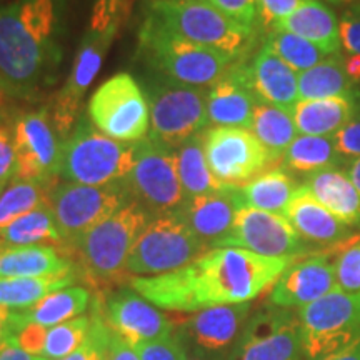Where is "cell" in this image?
Instances as JSON below:
<instances>
[{
	"label": "cell",
	"instance_id": "cell-1",
	"mask_svg": "<svg viewBox=\"0 0 360 360\" xmlns=\"http://www.w3.org/2000/svg\"><path fill=\"white\" fill-rule=\"evenodd\" d=\"M299 257H264L236 247H215L186 267L134 277L130 287L155 307L197 312L214 305L252 302Z\"/></svg>",
	"mask_w": 360,
	"mask_h": 360
},
{
	"label": "cell",
	"instance_id": "cell-2",
	"mask_svg": "<svg viewBox=\"0 0 360 360\" xmlns=\"http://www.w3.org/2000/svg\"><path fill=\"white\" fill-rule=\"evenodd\" d=\"M67 0H12L0 7V94L34 101L56 84Z\"/></svg>",
	"mask_w": 360,
	"mask_h": 360
},
{
	"label": "cell",
	"instance_id": "cell-3",
	"mask_svg": "<svg viewBox=\"0 0 360 360\" xmlns=\"http://www.w3.org/2000/svg\"><path fill=\"white\" fill-rule=\"evenodd\" d=\"M137 53L157 77L205 89L219 82L237 60L227 52L179 37L148 17L139 32Z\"/></svg>",
	"mask_w": 360,
	"mask_h": 360
},
{
	"label": "cell",
	"instance_id": "cell-4",
	"mask_svg": "<svg viewBox=\"0 0 360 360\" xmlns=\"http://www.w3.org/2000/svg\"><path fill=\"white\" fill-rule=\"evenodd\" d=\"M150 220L152 215L132 200L85 233L75 247L85 281L103 287L127 276L130 252Z\"/></svg>",
	"mask_w": 360,
	"mask_h": 360
},
{
	"label": "cell",
	"instance_id": "cell-5",
	"mask_svg": "<svg viewBox=\"0 0 360 360\" xmlns=\"http://www.w3.org/2000/svg\"><path fill=\"white\" fill-rule=\"evenodd\" d=\"M148 19L191 42L217 49L238 58L250 47L255 30L232 20L207 0L148 2Z\"/></svg>",
	"mask_w": 360,
	"mask_h": 360
},
{
	"label": "cell",
	"instance_id": "cell-6",
	"mask_svg": "<svg viewBox=\"0 0 360 360\" xmlns=\"http://www.w3.org/2000/svg\"><path fill=\"white\" fill-rule=\"evenodd\" d=\"M134 167V143L107 137L80 117L74 132L62 146L60 175L82 186L125 182Z\"/></svg>",
	"mask_w": 360,
	"mask_h": 360
},
{
	"label": "cell",
	"instance_id": "cell-7",
	"mask_svg": "<svg viewBox=\"0 0 360 360\" xmlns=\"http://www.w3.org/2000/svg\"><path fill=\"white\" fill-rule=\"evenodd\" d=\"M210 250L179 212L154 217L139 236L127 260V276L154 277L174 272Z\"/></svg>",
	"mask_w": 360,
	"mask_h": 360
},
{
	"label": "cell",
	"instance_id": "cell-8",
	"mask_svg": "<svg viewBox=\"0 0 360 360\" xmlns=\"http://www.w3.org/2000/svg\"><path fill=\"white\" fill-rule=\"evenodd\" d=\"M209 89L170 82L154 75L147 84L150 132L164 146L177 148L210 124L207 112Z\"/></svg>",
	"mask_w": 360,
	"mask_h": 360
},
{
	"label": "cell",
	"instance_id": "cell-9",
	"mask_svg": "<svg viewBox=\"0 0 360 360\" xmlns=\"http://www.w3.org/2000/svg\"><path fill=\"white\" fill-rule=\"evenodd\" d=\"M130 200L154 217L179 212L187 204L177 175L174 148L147 137L134 143V167L125 179Z\"/></svg>",
	"mask_w": 360,
	"mask_h": 360
},
{
	"label": "cell",
	"instance_id": "cell-10",
	"mask_svg": "<svg viewBox=\"0 0 360 360\" xmlns=\"http://www.w3.org/2000/svg\"><path fill=\"white\" fill-rule=\"evenodd\" d=\"M87 117L98 132L127 143L146 139L150 125L147 96L127 72L105 80L92 94Z\"/></svg>",
	"mask_w": 360,
	"mask_h": 360
},
{
	"label": "cell",
	"instance_id": "cell-11",
	"mask_svg": "<svg viewBox=\"0 0 360 360\" xmlns=\"http://www.w3.org/2000/svg\"><path fill=\"white\" fill-rule=\"evenodd\" d=\"M129 202L132 200L125 182H112L105 186L65 182L53 188L51 195L57 229L64 245L72 249L77 247L85 233Z\"/></svg>",
	"mask_w": 360,
	"mask_h": 360
},
{
	"label": "cell",
	"instance_id": "cell-12",
	"mask_svg": "<svg viewBox=\"0 0 360 360\" xmlns=\"http://www.w3.org/2000/svg\"><path fill=\"white\" fill-rule=\"evenodd\" d=\"M297 314L307 360L334 354L360 337V290L335 289L317 302L299 309Z\"/></svg>",
	"mask_w": 360,
	"mask_h": 360
},
{
	"label": "cell",
	"instance_id": "cell-13",
	"mask_svg": "<svg viewBox=\"0 0 360 360\" xmlns=\"http://www.w3.org/2000/svg\"><path fill=\"white\" fill-rule=\"evenodd\" d=\"M225 360H305L299 314L272 304L259 309Z\"/></svg>",
	"mask_w": 360,
	"mask_h": 360
},
{
	"label": "cell",
	"instance_id": "cell-14",
	"mask_svg": "<svg viewBox=\"0 0 360 360\" xmlns=\"http://www.w3.org/2000/svg\"><path fill=\"white\" fill-rule=\"evenodd\" d=\"M204 152L210 172L225 187H242L274 167L270 155L250 130L215 127L204 130Z\"/></svg>",
	"mask_w": 360,
	"mask_h": 360
},
{
	"label": "cell",
	"instance_id": "cell-15",
	"mask_svg": "<svg viewBox=\"0 0 360 360\" xmlns=\"http://www.w3.org/2000/svg\"><path fill=\"white\" fill-rule=\"evenodd\" d=\"M250 310V302L197 310L175 326L174 334L188 357L225 360L249 321Z\"/></svg>",
	"mask_w": 360,
	"mask_h": 360
},
{
	"label": "cell",
	"instance_id": "cell-16",
	"mask_svg": "<svg viewBox=\"0 0 360 360\" xmlns=\"http://www.w3.org/2000/svg\"><path fill=\"white\" fill-rule=\"evenodd\" d=\"M119 24L112 25L109 29L89 27L84 39L80 40L70 75L60 92L57 94L52 110V124L64 142L69 139L72 129H75L79 122L77 115L80 102H82L87 89L92 85L94 79L97 77L103 64V58H105L117 32H119Z\"/></svg>",
	"mask_w": 360,
	"mask_h": 360
},
{
	"label": "cell",
	"instance_id": "cell-17",
	"mask_svg": "<svg viewBox=\"0 0 360 360\" xmlns=\"http://www.w3.org/2000/svg\"><path fill=\"white\" fill-rule=\"evenodd\" d=\"M64 141L53 127L47 109L27 112L13 127V148L17 169L15 180L56 182L60 175Z\"/></svg>",
	"mask_w": 360,
	"mask_h": 360
},
{
	"label": "cell",
	"instance_id": "cell-18",
	"mask_svg": "<svg viewBox=\"0 0 360 360\" xmlns=\"http://www.w3.org/2000/svg\"><path fill=\"white\" fill-rule=\"evenodd\" d=\"M217 247H236L264 257H302L307 242L281 214L240 207L233 224Z\"/></svg>",
	"mask_w": 360,
	"mask_h": 360
},
{
	"label": "cell",
	"instance_id": "cell-19",
	"mask_svg": "<svg viewBox=\"0 0 360 360\" xmlns=\"http://www.w3.org/2000/svg\"><path fill=\"white\" fill-rule=\"evenodd\" d=\"M101 312L112 334L134 349L170 337L175 330V323L169 315L162 314L159 307L143 299L132 287H120L112 292L103 307L101 304Z\"/></svg>",
	"mask_w": 360,
	"mask_h": 360
},
{
	"label": "cell",
	"instance_id": "cell-20",
	"mask_svg": "<svg viewBox=\"0 0 360 360\" xmlns=\"http://www.w3.org/2000/svg\"><path fill=\"white\" fill-rule=\"evenodd\" d=\"M335 289V262L327 254H317L290 264L274 283L269 302L282 309H302Z\"/></svg>",
	"mask_w": 360,
	"mask_h": 360
},
{
	"label": "cell",
	"instance_id": "cell-21",
	"mask_svg": "<svg viewBox=\"0 0 360 360\" xmlns=\"http://www.w3.org/2000/svg\"><path fill=\"white\" fill-rule=\"evenodd\" d=\"M257 103L259 98L250 87L249 70L244 60L236 62L219 82L209 87L207 94L209 119L217 127L250 130Z\"/></svg>",
	"mask_w": 360,
	"mask_h": 360
},
{
	"label": "cell",
	"instance_id": "cell-22",
	"mask_svg": "<svg viewBox=\"0 0 360 360\" xmlns=\"http://www.w3.org/2000/svg\"><path fill=\"white\" fill-rule=\"evenodd\" d=\"M240 207L244 204L238 187H225L219 192L188 199L179 214L209 249H215L231 231Z\"/></svg>",
	"mask_w": 360,
	"mask_h": 360
},
{
	"label": "cell",
	"instance_id": "cell-23",
	"mask_svg": "<svg viewBox=\"0 0 360 360\" xmlns=\"http://www.w3.org/2000/svg\"><path fill=\"white\" fill-rule=\"evenodd\" d=\"M249 70V82L259 102L292 114L299 103V74L290 69L267 44L255 53Z\"/></svg>",
	"mask_w": 360,
	"mask_h": 360
},
{
	"label": "cell",
	"instance_id": "cell-24",
	"mask_svg": "<svg viewBox=\"0 0 360 360\" xmlns=\"http://www.w3.org/2000/svg\"><path fill=\"white\" fill-rule=\"evenodd\" d=\"M283 217L307 244L337 245L354 236V229L328 212L305 186L297 187Z\"/></svg>",
	"mask_w": 360,
	"mask_h": 360
},
{
	"label": "cell",
	"instance_id": "cell-25",
	"mask_svg": "<svg viewBox=\"0 0 360 360\" xmlns=\"http://www.w3.org/2000/svg\"><path fill=\"white\" fill-rule=\"evenodd\" d=\"M75 272L74 262L56 245L0 244V278L49 277Z\"/></svg>",
	"mask_w": 360,
	"mask_h": 360
},
{
	"label": "cell",
	"instance_id": "cell-26",
	"mask_svg": "<svg viewBox=\"0 0 360 360\" xmlns=\"http://www.w3.org/2000/svg\"><path fill=\"white\" fill-rule=\"evenodd\" d=\"M360 105V90L345 96L319 98V101H299L292 117L297 130L302 135L334 137L357 114Z\"/></svg>",
	"mask_w": 360,
	"mask_h": 360
},
{
	"label": "cell",
	"instance_id": "cell-27",
	"mask_svg": "<svg viewBox=\"0 0 360 360\" xmlns=\"http://www.w3.org/2000/svg\"><path fill=\"white\" fill-rule=\"evenodd\" d=\"M274 30L299 35L317 45L326 56L340 53V24L335 12L321 0H304L302 6Z\"/></svg>",
	"mask_w": 360,
	"mask_h": 360
},
{
	"label": "cell",
	"instance_id": "cell-28",
	"mask_svg": "<svg viewBox=\"0 0 360 360\" xmlns=\"http://www.w3.org/2000/svg\"><path fill=\"white\" fill-rule=\"evenodd\" d=\"M305 187L337 219L352 229H360V193L349 174L339 169L319 170L307 175Z\"/></svg>",
	"mask_w": 360,
	"mask_h": 360
},
{
	"label": "cell",
	"instance_id": "cell-29",
	"mask_svg": "<svg viewBox=\"0 0 360 360\" xmlns=\"http://www.w3.org/2000/svg\"><path fill=\"white\" fill-rule=\"evenodd\" d=\"M90 305V292L85 287L72 285L67 289L52 292L30 309L12 310L11 326L19 327L25 323H39L53 327L58 323L80 317Z\"/></svg>",
	"mask_w": 360,
	"mask_h": 360
},
{
	"label": "cell",
	"instance_id": "cell-30",
	"mask_svg": "<svg viewBox=\"0 0 360 360\" xmlns=\"http://www.w3.org/2000/svg\"><path fill=\"white\" fill-rule=\"evenodd\" d=\"M177 175L187 199L207 195L225 188L210 172L204 152V132L193 135L177 148H174Z\"/></svg>",
	"mask_w": 360,
	"mask_h": 360
},
{
	"label": "cell",
	"instance_id": "cell-31",
	"mask_svg": "<svg viewBox=\"0 0 360 360\" xmlns=\"http://www.w3.org/2000/svg\"><path fill=\"white\" fill-rule=\"evenodd\" d=\"M283 167L292 172L314 174L319 170L337 169L345 165V157L337 150L332 137L297 135L283 155Z\"/></svg>",
	"mask_w": 360,
	"mask_h": 360
},
{
	"label": "cell",
	"instance_id": "cell-32",
	"mask_svg": "<svg viewBox=\"0 0 360 360\" xmlns=\"http://www.w3.org/2000/svg\"><path fill=\"white\" fill-rule=\"evenodd\" d=\"M250 132L262 143L274 165L283 159L287 148L299 135L292 114L262 102H259L254 110Z\"/></svg>",
	"mask_w": 360,
	"mask_h": 360
},
{
	"label": "cell",
	"instance_id": "cell-33",
	"mask_svg": "<svg viewBox=\"0 0 360 360\" xmlns=\"http://www.w3.org/2000/svg\"><path fill=\"white\" fill-rule=\"evenodd\" d=\"M0 244L6 245H56L62 247L56 217L51 202H45L37 209L30 210L0 231ZM65 247V245H64Z\"/></svg>",
	"mask_w": 360,
	"mask_h": 360
},
{
	"label": "cell",
	"instance_id": "cell-34",
	"mask_svg": "<svg viewBox=\"0 0 360 360\" xmlns=\"http://www.w3.org/2000/svg\"><path fill=\"white\" fill-rule=\"evenodd\" d=\"M238 191L245 207L283 215L297 187L285 170L272 169L238 187Z\"/></svg>",
	"mask_w": 360,
	"mask_h": 360
},
{
	"label": "cell",
	"instance_id": "cell-35",
	"mask_svg": "<svg viewBox=\"0 0 360 360\" xmlns=\"http://www.w3.org/2000/svg\"><path fill=\"white\" fill-rule=\"evenodd\" d=\"M355 84L345 72L342 53L328 56L321 64L299 74L300 101H319L354 92Z\"/></svg>",
	"mask_w": 360,
	"mask_h": 360
},
{
	"label": "cell",
	"instance_id": "cell-36",
	"mask_svg": "<svg viewBox=\"0 0 360 360\" xmlns=\"http://www.w3.org/2000/svg\"><path fill=\"white\" fill-rule=\"evenodd\" d=\"M75 281H77L75 272L49 277L0 278L2 305L11 310L30 309L52 292L72 287Z\"/></svg>",
	"mask_w": 360,
	"mask_h": 360
},
{
	"label": "cell",
	"instance_id": "cell-37",
	"mask_svg": "<svg viewBox=\"0 0 360 360\" xmlns=\"http://www.w3.org/2000/svg\"><path fill=\"white\" fill-rule=\"evenodd\" d=\"M53 182H32L13 179L0 193V231L45 202H51Z\"/></svg>",
	"mask_w": 360,
	"mask_h": 360
},
{
	"label": "cell",
	"instance_id": "cell-38",
	"mask_svg": "<svg viewBox=\"0 0 360 360\" xmlns=\"http://www.w3.org/2000/svg\"><path fill=\"white\" fill-rule=\"evenodd\" d=\"M265 44L297 74L312 69L328 57L309 40L289 32H281V30H270L265 37Z\"/></svg>",
	"mask_w": 360,
	"mask_h": 360
},
{
	"label": "cell",
	"instance_id": "cell-39",
	"mask_svg": "<svg viewBox=\"0 0 360 360\" xmlns=\"http://www.w3.org/2000/svg\"><path fill=\"white\" fill-rule=\"evenodd\" d=\"M90 327H92L90 315H80L58 326L49 327L42 359L58 360L75 352L87 340Z\"/></svg>",
	"mask_w": 360,
	"mask_h": 360
},
{
	"label": "cell",
	"instance_id": "cell-40",
	"mask_svg": "<svg viewBox=\"0 0 360 360\" xmlns=\"http://www.w3.org/2000/svg\"><path fill=\"white\" fill-rule=\"evenodd\" d=\"M90 317H92V327H90L87 340L75 352L58 360H105L112 332L109 330V327H107V323L102 317L101 299H97L94 302V310L90 314Z\"/></svg>",
	"mask_w": 360,
	"mask_h": 360
},
{
	"label": "cell",
	"instance_id": "cell-41",
	"mask_svg": "<svg viewBox=\"0 0 360 360\" xmlns=\"http://www.w3.org/2000/svg\"><path fill=\"white\" fill-rule=\"evenodd\" d=\"M335 262V277L337 289L345 292L360 290V240L354 242L342 249L337 255Z\"/></svg>",
	"mask_w": 360,
	"mask_h": 360
},
{
	"label": "cell",
	"instance_id": "cell-42",
	"mask_svg": "<svg viewBox=\"0 0 360 360\" xmlns=\"http://www.w3.org/2000/svg\"><path fill=\"white\" fill-rule=\"evenodd\" d=\"M302 2L304 0H257L259 24L270 32L302 6Z\"/></svg>",
	"mask_w": 360,
	"mask_h": 360
},
{
	"label": "cell",
	"instance_id": "cell-43",
	"mask_svg": "<svg viewBox=\"0 0 360 360\" xmlns=\"http://www.w3.org/2000/svg\"><path fill=\"white\" fill-rule=\"evenodd\" d=\"M135 350L141 360H187L186 349L182 347L175 334L165 339L148 342Z\"/></svg>",
	"mask_w": 360,
	"mask_h": 360
},
{
	"label": "cell",
	"instance_id": "cell-44",
	"mask_svg": "<svg viewBox=\"0 0 360 360\" xmlns=\"http://www.w3.org/2000/svg\"><path fill=\"white\" fill-rule=\"evenodd\" d=\"M340 42L347 56H360V0L342 13Z\"/></svg>",
	"mask_w": 360,
	"mask_h": 360
},
{
	"label": "cell",
	"instance_id": "cell-45",
	"mask_svg": "<svg viewBox=\"0 0 360 360\" xmlns=\"http://www.w3.org/2000/svg\"><path fill=\"white\" fill-rule=\"evenodd\" d=\"M232 20L238 22L247 29H254L257 20V0H207Z\"/></svg>",
	"mask_w": 360,
	"mask_h": 360
},
{
	"label": "cell",
	"instance_id": "cell-46",
	"mask_svg": "<svg viewBox=\"0 0 360 360\" xmlns=\"http://www.w3.org/2000/svg\"><path fill=\"white\" fill-rule=\"evenodd\" d=\"M129 0H96L94 4L90 27L94 29H109L115 24H122L127 13Z\"/></svg>",
	"mask_w": 360,
	"mask_h": 360
},
{
	"label": "cell",
	"instance_id": "cell-47",
	"mask_svg": "<svg viewBox=\"0 0 360 360\" xmlns=\"http://www.w3.org/2000/svg\"><path fill=\"white\" fill-rule=\"evenodd\" d=\"M47 330L49 327L39 326V323H25V326L19 327L11 326V334L15 337L17 344H19L25 352L35 355V357H42Z\"/></svg>",
	"mask_w": 360,
	"mask_h": 360
},
{
	"label": "cell",
	"instance_id": "cell-48",
	"mask_svg": "<svg viewBox=\"0 0 360 360\" xmlns=\"http://www.w3.org/2000/svg\"><path fill=\"white\" fill-rule=\"evenodd\" d=\"M337 150L345 159H357L360 157V105L357 114L347 125H344L334 137Z\"/></svg>",
	"mask_w": 360,
	"mask_h": 360
},
{
	"label": "cell",
	"instance_id": "cell-49",
	"mask_svg": "<svg viewBox=\"0 0 360 360\" xmlns=\"http://www.w3.org/2000/svg\"><path fill=\"white\" fill-rule=\"evenodd\" d=\"M17 157L13 148V137L7 129L0 127V193L7 187L8 180L15 177Z\"/></svg>",
	"mask_w": 360,
	"mask_h": 360
},
{
	"label": "cell",
	"instance_id": "cell-50",
	"mask_svg": "<svg viewBox=\"0 0 360 360\" xmlns=\"http://www.w3.org/2000/svg\"><path fill=\"white\" fill-rule=\"evenodd\" d=\"M105 360H141V357H139L137 350L132 345H129L120 337L112 334Z\"/></svg>",
	"mask_w": 360,
	"mask_h": 360
},
{
	"label": "cell",
	"instance_id": "cell-51",
	"mask_svg": "<svg viewBox=\"0 0 360 360\" xmlns=\"http://www.w3.org/2000/svg\"><path fill=\"white\" fill-rule=\"evenodd\" d=\"M0 360H44L42 357H35L25 352L24 349L17 344L15 337L8 334L0 344Z\"/></svg>",
	"mask_w": 360,
	"mask_h": 360
},
{
	"label": "cell",
	"instance_id": "cell-52",
	"mask_svg": "<svg viewBox=\"0 0 360 360\" xmlns=\"http://www.w3.org/2000/svg\"><path fill=\"white\" fill-rule=\"evenodd\" d=\"M319 360H360V337L350 342L345 347L337 350V352L328 354Z\"/></svg>",
	"mask_w": 360,
	"mask_h": 360
},
{
	"label": "cell",
	"instance_id": "cell-53",
	"mask_svg": "<svg viewBox=\"0 0 360 360\" xmlns=\"http://www.w3.org/2000/svg\"><path fill=\"white\" fill-rule=\"evenodd\" d=\"M11 314L12 310L0 305V344L6 337L11 334Z\"/></svg>",
	"mask_w": 360,
	"mask_h": 360
},
{
	"label": "cell",
	"instance_id": "cell-54",
	"mask_svg": "<svg viewBox=\"0 0 360 360\" xmlns=\"http://www.w3.org/2000/svg\"><path fill=\"white\" fill-rule=\"evenodd\" d=\"M347 174H349L350 180H352L355 188H357L360 193V157H357V159H352V162L349 164Z\"/></svg>",
	"mask_w": 360,
	"mask_h": 360
},
{
	"label": "cell",
	"instance_id": "cell-55",
	"mask_svg": "<svg viewBox=\"0 0 360 360\" xmlns=\"http://www.w3.org/2000/svg\"><path fill=\"white\" fill-rule=\"evenodd\" d=\"M330 2H335V4H355V2H359V0H330Z\"/></svg>",
	"mask_w": 360,
	"mask_h": 360
},
{
	"label": "cell",
	"instance_id": "cell-56",
	"mask_svg": "<svg viewBox=\"0 0 360 360\" xmlns=\"http://www.w3.org/2000/svg\"><path fill=\"white\" fill-rule=\"evenodd\" d=\"M187 360H207V359H197V357H188V355H187Z\"/></svg>",
	"mask_w": 360,
	"mask_h": 360
},
{
	"label": "cell",
	"instance_id": "cell-57",
	"mask_svg": "<svg viewBox=\"0 0 360 360\" xmlns=\"http://www.w3.org/2000/svg\"><path fill=\"white\" fill-rule=\"evenodd\" d=\"M0 305H2V294H0Z\"/></svg>",
	"mask_w": 360,
	"mask_h": 360
},
{
	"label": "cell",
	"instance_id": "cell-58",
	"mask_svg": "<svg viewBox=\"0 0 360 360\" xmlns=\"http://www.w3.org/2000/svg\"><path fill=\"white\" fill-rule=\"evenodd\" d=\"M0 101H2V94H0Z\"/></svg>",
	"mask_w": 360,
	"mask_h": 360
},
{
	"label": "cell",
	"instance_id": "cell-59",
	"mask_svg": "<svg viewBox=\"0 0 360 360\" xmlns=\"http://www.w3.org/2000/svg\"><path fill=\"white\" fill-rule=\"evenodd\" d=\"M148 2H155V0H148Z\"/></svg>",
	"mask_w": 360,
	"mask_h": 360
}]
</instances>
